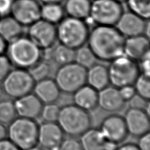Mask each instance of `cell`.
<instances>
[{
  "mask_svg": "<svg viewBox=\"0 0 150 150\" xmlns=\"http://www.w3.org/2000/svg\"><path fill=\"white\" fill-rule=\"evenodd\" d=\"M125 39L115 26L97 25L90 31L87 43L98 60L110 63L124 55Z\"/></svg>",
  "mask_w": 150,
  "mask_h": 150,
  "instance_id": "1",
  "label": "cell"
},
{
  "mask_svg": "<svg viewBox=\"0 0 150 150\" xmlns=\"http://www.w3.org/2000/svg\"><path fill=\"white\" fill-rule=\"evenodd\" d=\"M57 124L65 134L79 137L92 128V119L90 112L75 104H67L60 108Z\"/></svg>",
  "mask_w": 150,
  "mask_h": 150,
  "instance_id": "2",
  "label": "cell"
},
{
  "mask_svg": "<svg viewBox=\"0 0 150 150\" xmlns=\"http://www.w3.org/2000/svg\"><path fill=\"white\" fill-rule=\"evenodd\" d=\"M6 53L13 67L26 70L41 60V50L23 36L8 43Z\"/></svg>",
  "mask_w": 150,
  "mask_h": 150,
  "instance_id": "3",
  "label": "cell"
},
{
  "mask_svg": "<svg viewBox=\"0 0 150 150\" xmlns=\"http://www.w3.org/2000/svg\"><path fill=\"white\" fill-rule=\"evenodd\" d=\"M58 24L57 39L59 44L74 50L86 44L90 29L84 20L68 16Z\"/></svg>",
  "mask_w": 150,
  "mask_h": 150,
  "instance_id": "4",
  "label": "cell"
},
{
  "mask_svg": "<svg viewBox=\"0 0 150 150\" xmlns=\"http://www.w3.org/2000/svg\"><path fill=\"white\" fill-rule=\"evenodd\" d=\"M39 125L36 120L17 117L8 125L7 138L21 150L38 145Z\"/></svg>",
  "mask_w": 150,
  "mask_h": 150,
  "instance_id": "5",
  "label": "cell"
},
{
  "mask_svg": "<svg viewBox=\"0 0 150 150\" xmlns=\"http://www.w3.org/2000/svg\"><path fill=\"white\" fill-rule=\"evenodd\" d=\"M108 69L110 84L117 88L134 85L140 74L137 61L125 55L111 61Z\"/></svg>",
  "mask_w": 150,
  "mask_h": 150,
  "instance_id": "6",
  "label": "cell"
},
{
  "mask_svg": "<svg viewBox=\"0 0 150 150\" xmlns=\"http://www.w3.org/2000/svg\"><path fill=\"white\" fill-rule=\"evenodd\" d=\"M87 69L76 62L61 65L56 71L54 80L61 92L73 94L86 84Z\"/></svg>",
  "mask_w": 150,
  "mask_h": 150,
  "instance_id": "7",
  "label": "cell"
},
{
  "mask_svg": "<svg viewBox=\"0 0 150 150\" xmlns=\"http://www.w3.org/2000/svg\"><path fill=\"white\" fill-rule=\"evenodd\" d=\"M35 83L28 70L15 68L3 80L1 86L5 94L16 100L33 92Z\"/></svg>",
  "mask_w": 150,
  "mask_h": 150,
  "instance_id": "8",
  "label": "cell"
},
{
  "mask_svg": "<svg viewBox=\"0 0 150 150\" xmlns=\"http://www.w3.org/2000/svg\"><path fill=\"white\" fill-rule=\"evenodd\" d=\"M123 12L122 4L115 0H93L89 17L97 25L115 26Z\"/></svg>",
  "mask_w": 150,
  "mask_h": 150,
  "instance_id": "9",
  "label": "cell"
},
{
  "mask_svg": "<svg viewBox=\"0 0 150 150\" xmlns=\"http://www.w3.org/2000/svg\"><path fill=\"white\" fill-rule=\"evenodd\" d=\"M28 38L40 50L54 46L57 41V27L40 18L29 26Z\"/></svg>",
  "mask_w": 150,
  "mask_h": 150,
  "instance_id": "10",
  "label": "cell"
},
{
  "mask_svg": "<svg viewBox=\"0 0 150 150\" xmlns=\"http://www.w3.org/2000/svg\"><path fill=\"white\" fill-rule=\"evenodd\" d=\"M99 130L107 140L117 145L124 142L128 136L124 118L117 113H111L104 118Z\"/></svg>",
  "mask_w": 150,
  "mask_h": 150,
  "instance_id": "11",
  "label": "cell"
},
{
  "mask_svg": "<svg viewBox=\"0 0 150 150\" xmlns=\"http://www.w3.org/2000/svg\"><path fill=\"white\" fill-rule=\"evenodd\" d=\"M11 15L23 26H29L41 18V6L37 0H15Z\"/></svg>",
  "mask_w": 150,
  "mask_h": 150,
  "instance_id": "12",
  "label": "cell"
},
{
  "mask_svg": "<svg viewBox=\"0 0 150 150\" xmlns=\"http://www.w3.org/2000/svg\"><path fill=\"white\" fill-rule=\"evenodd\" d=\"M128 135L138 137L149 132V115L144 109L128 108L124 117Z\"/></svg>",
  "mask_w": 150,
  "mask_h": 150,
  "instance_id": "13",
  "label": "cell"
},
{
  "mask_svg": "<svg viewBox=\"0 0 150 150\" xmlns=\"http://www.w3.org/2000/svg\"><path fill=\"white\" fill-rule=\"evenodd\" d=\"M64 135L57 122H43L39 125L38 144L45 150H58Z\"/></svg>",
  "mask_w": 150,
  "mask_h": 150,
  "instance_id": "14",
  "label": "cell"
},
{
  "mask_svg": "<svg viewBox=\"0 0 150 150\" xmlns=\"http://www.w3.org/2000/svg\"><path fill=\"white\" fill-rule=\"evenodd\" d=\"M148 20L131 11L123 12L115 26L125 38L143 35Z\"/></svg>",
  "mask_w": 150,
  "mask_h": 150,
  "instance_id": "15",
  "label": "cell"
},
{
  "mask_svg": "<svg viewBox=\"0 0 150 150\" xmlns=\"http://www.w3.org/2000/svg\"><path fill=\"white\" fill-rule=\"evenodd\" d=\"M126 102L120 95L119 89L108 86L98 92V107L110 113H116L125 108Z\"/></svg>",
  "mask_w": 150,
  "mask_h": 150,
  "instance_id": "16",
  "label": "cell"
},
{
  "mask_svg": "<svg viewBox=\"0 0 150 150\" xmlns=\"http://www.w3.org/2000/svg\"><path fill=\"white\" fill-rule=\"evenodd\" d=\"M14 104L17 117L34 120L40 118L44 106L34 93L16 99Z\"/></svg>",
  "mask_w": 150,
  "mask_h": 150,
  "instance_id": "17",
  "label": "cell"
},
{
  "mask_svg": "<svg viewBox=\"0 0 150 150\" xmlns=\"http://www.w3.org/2000/svg\"><path fill=\"white\" fill-rule=\"evenodd\" d=\"M83 150H116L119 145L104 138L99 128H90L80 136Z\"/></svg>",
  "mask_w": 150,
  "mask_h": 150,
  "instance_id": "18",
  "label": "cell"
},
{
  "mask_svg": "<svg viewBox=\"0 0 150 150\" xmlns=\"http://www.w3.org/2000/svg\"><path fill=\"white\" fill-rule=\"evenodd\" d=\"M149 40L145 35L127 38L124 45V55L139 62L149 55Z\"/></svg>",
  "mask_w": 150,
  "mask_h": 150,
  "instance_id": "19",
  "label": "cell"
},
{
  "mask_svg": "<svg viewBox=\"0 0 150 150\" xmlns=\"http://www.w3.org/2000/svg\"><path fill=\"white\" fill-rule=\"evenodd\" d=\"M33 92L44 105L56 103L61 93L54 79L50 78L36 82Z\"/></svg>",
  "mask_w": 150,
  "mask_h": 150,
  "instance_id": "20",
  "label": "cell"
},
{
  "mask_svg": "<svg viewBox=\"0 0 150 150\" xmlns=\"http://www.w3.org/2000/svg\"><path fill=\"white\" fill-rule=\"evenodd\" d=\"M98 92L90 86L86 84L73 93V102L88 112L92 111L98 108Z\"/></svg>",
  "mask_w": 150,
  "mask_h": 150,
  "instance_id": "21",
  "label": "cell"
},
{
  "mask_svg": "<svg viewBox=\"0 0 150 150\" xmlns=\"http://www.w3.org/2000/svg\"><path fill=\"white\" fill-rule=\"evenodd\" d=\"M86 84L98 92L110 84L108 67L96 63L87 69Z\"/></svg>",
  "mask_w": 150,
  "mask_h": 150,
  "instance_id": "22",
  "label": "cell"
},
{
  "mask_svg": "<svg viewBox=\"0 0 150 150\" xmlns=\"http://www.w3.org/2000/svg\"><path fill=\"white\" fill-rule=\"evenodd\" d=\"M23 34V26L11 15L0 17V36L7 43L13 41Z\"/></svg>",
  "mask_w": 150,
  "mask_h": 150,
  "instance_id": "23",
  "label": "cell"
},
{
  "mask_svg": "<svg viewBox=\"0 0 150 150\" xmlns=\"http://www.w3.org/2000/svg\"><path fill=\"white\" fill-rule=\"evenodd\" d=\"M91 0H66L64 11L69 17L84 20L89 17Z\"/></svg>",
  "mask_w": 150,
  "mask_h": 150,
  "instance_id": "24",
  "label": "cell"
},
{
  "mask_svg": "<svg viewBox=\"0 0 150 150\" xmlns=\"http://www.w3.org/2000/svg\"><path fill=\"white\" fill-rule=\"evenodd\" d=\"M65 11L60 4H47L41 6V18L53 25L64 18Z\"/></svg>",
  "mask_w": 150,
  "mask_h": 150,
  "instance_id": "25",
  "label": "cell"
},
{
  "mask_svg": "<svg viewBox=\"0 0 150 150\" xmlns=\"http://www.w3.org/2000/svg\"><path fill=\"white\" fill-rule=\"evenodd\" d=\"M75 50L63 44L53 46V61L59 66L74 61Z\"/></svg>",
  "mask_w": 150,
  "mask_h": 150,
  "instance_id": "26",
  "label": "cell"
},
{
  "mask_svg": "<svg viewBox=\"0 0 150 150\" xmlns=\"http://www.w3.org/2000/svg\"><path fill=\"white\" fill-rule=\"evenodd\" d=\"M97 61L94 53L86 45H83L75 50L74 62L85 69L90 68L97 63Z\"/></svg>",
  "mask_w": 150,
  "mask_h": 150,
  "instance_id": "27",
  "label": "cell"
},
{
  "mask_svg": "<svg viewBox=\"0 0 150 150\" xmlns=\"http://www.w3.org/2000/svg\"><path fill=\"white\" fill-rule=\"evenodd\" d=\"M17 117L14 101L10 100H0V122L8 125Z\"/></svg>",
  "mask_w": 150,
  "mask_h": 150,
  "instance_id": "28",
  "label": "cell"
},
{
  "mask_svg": "<svg viewBox=\"0 0 150 150\" xmlns=\"http://www.w3.org/2000/svg\"><path fill=\"white\" fill-rule=\"evenodd\" d=\"M130 11L146 20L150 17V0H127Z\"/></svg>",
  "mask_w": 150,
  "mask_h": 150,
  "instance_id": "29",
  "label": "cell"
},
{
  "mask_svg": "<svg viewBox=\"0 0 150 150\" xmlns=\"http://www.w3.org/2000/svg\"><path fill=\"white\" fill-rule=\"evenodd\" d=\"M28 71L35 82H37L49 78L51 67L49 63L40 60Z\"/></svg>",
  "mask_w": 150,
  "mask_h": 150,
  "instance_id": "30",
  "label": "cell"
},
{
  "mask_svg": "<svg viewBox=\"0 0 150 150\" xmlns=\"http://www.w3.org/2000/svg\"><path fill=\"white\" fill-rule=\"evenodd\" d=\"M136 93L145 100L149 101L150 98V80L149 76L141 74L134 84Z\"/></svg>",
  "mask_w": 150,
  "mask_h": 150,
  "instance_id": "31",
  "label": "cell"
},
{
  "mask_svg": "<svg viewBox=\"0 0 150 150\" xmlns=\"http://www.w3.org/2000/svg\"><path fill=\"white\" fill-rule=\"evenodd\" d=\"M60 108L55 103L45 104L43 106L40 117L42 119L43 122H57Z\"/></svg>",
  "mask_w": 150,
  "mask_h": 150,
  "instance_id": "32",
  "label": "cell"
},
{
  "mask_svg": "<svg viewBox=\"0 0 150 150\" xmlns=\"http://www.w3.org/2000/svg\"><path fill=\"white\" fill-rule=\"evenodd\" d=\"M58 150H83L80 141L76 137L69 136L61 142Z\"/></svg>",
  "mask_w": 150,
  "mask_h": 150,
  "instance_id": "33",
  "label": "cell"
},
{
  "mask_svg": "<svg viewBox=\"0 0 150 150\" xmlns=\"http://www.w3.org/2000/svg\"><path fill=\"white\" fill-rule=\"evenodd\" d=\"M12 65L5 55H0V82H2L12 69Z\"/></svg>",
  "mask_w": 150,
  "mask_h": 150,
  "instance_id": "34",
  "label": "cell"
},
{
  "mask_svg": "<svg viewBox=\"0 0 150 150\" xmlns=\"http://www.w3.org/2000/svg\"><path fill=\"white\" fill-rule=\"evenodd\" d=\"M128 102L130 108L140 109L144 110L147 104L149 103V101L145 100L142 97L136 93Z\"/></svg>",
  "mask_w": 150,
  "mask_h": 150,
  "instance_id": "35",
  "label": "cell"
},
{
  "mask_svg": "<svg viewBox=\"0 0 150 150\" xmlns=\"http://www.w3.org/2000/svg\"><path fill=\"white\" fill-rule=\"evenodd\" d=\"M15 0H0V17L11 14Z\"/></svg>",
  "mask_w": 150,
  "mask_h": 150,
  "instance_id": "36",
  "label": "cell"
},
{
  "mask_svg": "<svg viewBox=\"0 0 150 150\" xmlns=\"http://www.w3.org/2000/svg\"><path fill=\"white\" fill-rule=\"evenodd\" d=\"M120 95L125 102H128L136 94V91L134 86H127L119 88Z\"/></svg>",
  "mask_w": 150,
  "mask_h": 150,
  "instance_id": "37",
  "label": "cell"
},
{
  "mask_svg": "<svg viewBox=\"0 0 150 150\" xmlns=\"http://www.w3.org/2000/svg\"><path fill=\"white\" fill-rule=\"evenodd\" d=\"M150 55H146L145 57L139 61V67H140V73L149 76L150 74Z\"/></svg>",
  "mask_w": 150,
  "mask_h": 150,
  "instance_id": "38",
  "label": "cell"
},
{
  "mask_svg": "<svg viewBox=\"0 0 150 150\" xmlns=\"http://www.w3.org/2000/svg\"><path fill=\"white\" fill-rule=\"evenodd\" d=\"M137 146L140 150H150V134L148 132L139 137Z\"/></svg>",
  "mask_w": 150,
  "mask_h": 150,
  "instance_id": "39",
  "label": "cell"
},
{
  "mask_svg": "<svg viewBox=\"0 0 150 150\" xmlns=\"http://www.w3.org/2000/svg\"><path fill=\"white\" fill-rule=\"evenodd\" d=\"M53 46L47 49L41 50V60L50 63L53 61Z\"/></svg>",
  "mask_w": 150,
  "mask_h": 150,
  "instance_id": "40",
  "label": "cell"
},
{
  "mask_svg": "<svg viewBox=\"0 0 150 150\" xmlns=\"http://www.w3.org/2000/svg\"><path fill=\"white\" fill-rule=\"evenodd\" d=\"M0 150H21L9 139L5 138L0 141Z\"/></svg>",
  "mask_w": 150,
  "mask_h": 150,
  "instance_id": "41",
  "label": "cell"
},
{
  "mask_svg": "<svg viewBox=\"0 0 150 150\" xmlns=\"http://www.w3.org/2000/svg\"><path fill=\"white\" fill-rule=\"evenodd\" d=\"M116 150H140L137 144L132 142H128L118 146Z\"/></svg>",
  "mask_w": 150,
  "mask_h": 150,
  "instance_id": "42",
  "label": "cell"
},
{
  "mask_svg": "<svg viewBox=\"0 0 150 150\" xmlns=\"http://www.w3.org/2000/svg\"><path fill=\"white\" fill-rule=\"evenodd\" d=\"M8 43L0 36V55H4L6 53Z\"/></svg>",
  "mask_w": 150,
  "mask_h": 150,
  "instance_id": "43",
  "label": "cell"
},
{
  "mask_svg": "<svg viewBox=\"0 0 150 150\" xmlns=\"http://www.w3.org/2000/svg\"><path fill=\"white\" fill-rule=\"evenodd\" d=\"M7 127H5V125H3L2 123L0 122V141L7 138Z\"/></svg>",
  "mask_w": 150,
  "mask_h": 150,
  "instance_id": "44",
  "label": "cell"
},
{
  "mask_svg": "<svg viewBox=\"0 0 150 150\" xmlns=\"http://www.w3.org/2000/svg\"><path fill=\"white\" fill-rule=\"evenodd\" d=\"M44 4H60L63 0H40Z\"/></svg>",
  "mask_w": 150,
  "mask_h": 150,
  "instance_id": "45",
  "label": "cell"
},
{
  "mask_svg": "<svg viewBox=\"0 0 150 150\" xmlns=\"http://www.w3.org/2000/svg\"><path fill=\"white\" fill-rule=\"evenodd\" d=\"M25 150H45V149H43L42 148H41L40 146H38V145H37L36 146L33 147V148H29V149H25Z\"/></svg>",
  "mask_w": 150,
  "mask_h": 150,
  "instance_id": "46",
  "label": "cell"
},
{
  "mask_svg": "<svg viewBox=\"0 0 150 150\" xmlns=\"http://www.w3.org/2000/svg\"><path fill=\"white\" fill-rule=\"evenodd\" d=\"M4 90H3V88H2V86L0 84V100H1V98H2L3 94H4Z\"/></svg>",
  "mask_w": 150,
  "mask_h": 150,
  "instance_id": "47",
  "label": "cell"
},
{
  "mask_svg": "<svg viewBox=\"0 0 150 150\" xmlns=\"http://www.w3.org/2000/svg\"><path fill=\"white\" fill-rule=\"evenodd\" d=\"M115 1L119 2V3H120V4H122V2H125V1H127V0H115Z\"/></svg>",
  "mask_w": 150,
  "mask_h": 150,
  "instance_id": "48",
  "label": "cell"
}]
</instances>
